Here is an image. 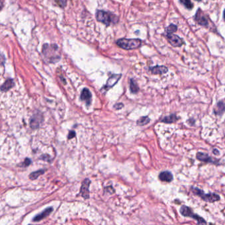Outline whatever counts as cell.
<instances>
[{
  "instance_id": "obj_1",
  "label": "cell",
  "mask_w": 225,
  "mask_h": 225,
  "mask_svg": "<svg viewBox=\"0 0 225 225\" xmlns=\"http://www.w3.org/2000/svg\"><path fill=\"white\" fill-rule=\"evenodd\" d=\"M96 18L98 21L106 24V26H110L112 23H115L118 21L117 17L114 15L102 10H98L96 11Z\"/></svg>"
},
{
  "instance_id": "obj_2",
  "label": "cell",
  "mask_w": 225,
  "mask_h": 225,
  "mask_svg": "<svg viewBox=\"0 0 225 225\" xmlns=\"http://www.w3.org/2000/svg\"><path fill=\"white\" fill-rule=\"evenodd\" d=\"M117 45L126 50H130L138 48L141 45V40L139 39H126V38H122L120 39L116 42Z\"/></svg>"
},
{
  "instance_id": "obj_3",
  "label": "cell",
  "mask_w": 225,
  "mask_h": 225,
  "mask_svg": "<svg viewBox=\"0 0 225 225\" xmlns=\"http://www.w3.org/2000/svg\"><path fill=\"white\" fill-rule=\"evenodd\" d=\"M194 20L198 24L202 26V27L207 28H211V27L215 28V27L211 26L210 23L212 24L213 23L211 21L209 17L207 16V15L205 13L201 8L197 9L194 16Z\"/></svg>"
},
{
  "instance_id": "obj_4",
  "label": "cell",
  "mask_w": 225,
  "mask_h": 225,
  "mask_svg": "<svg viewBox=\"0 0 225 225\" xmlns=\"http://www.w3.org/2000/svg\"><path fill=\"white\" fill-rule=\"evenodd\" d=\"M192 192L198 196L200 197L202 200L208 202H215L220 200V196L214 194V193H209V194H205L204 192L200 189L197 188H192Z\"/></svg>"
},
{
  "instance_id": "obj_5",
  "label": "cell",
  "mask_w": 225,
  "mask_h": 225,
  "mask_svg": "<svg viewBox=\"0 0 225 225\" xmlns=\"http://www.w3.org/2000/svg\"><path fill=\"white\" fill-rule=\"evenodd\" d=\"M180 213L182 215L185 217H188L190 218H194L196 221H197L199 225H207V222L205 221L203 218L199 217L198 215L195 214L192 212L191 209L185 206V205H183L180 208Z\"/></svg>"
},
{
  "instance_id": "obj_6",
  "label": "cell",
  "mask_w": 225,
  "mask_h": 225,
  "mask_svg": "<svg viewBox=\"0 0 225 225\" xmlns=\"http://www.w3.org/2000/svg\"><path fill=\"white\" fill-rule=\"evenodd\" d=\"M166 38L168 42L170 43V45L173 47H181L184 43L183 40L180 37H179L175 34H166Z\"/></svg>"
},
{
  "instance_id": "obj_7",
  "label": "cell",
  "mask_w": 225,
  "mask_h": 225,
  "mask_svg": "<svg viewBox=\"0 0 225 225\" xmlns=\"http://www.w3.org/2000/svg\"><path fill=\"white\" fill-rule=\"evenodd\" d=\"M91 181H89L88 178L85 179L84 181L83 182L81 190H80V194L82 196V197L85 199H88L89 198V186Z\"/></svg>"
},
{
  "instance_id": "obj_8",
  "label": "cell",
  "mask_w": 225,
  "mask_h": 225,
  "mask_svg": "<svg viewBox=\"0 0 225 225\" xmlns=\"http://www.w3.org/2000/svg\"><path fill=\"white\" fill-rule=\"evenodd\" d=\"M121 78V74H114L112 76H110L109 79L107 81L106 84L104 86L105 91H107L108 89H110V88L113 87L115 84L118 82V81Z\"/></svg>"
},
{
  "instance_id": "obj_9",
  "label": "cell",
  "mask_w": 225,
  "mask_h": 225,
  "mask_svg": "<svg viewBox=\"0 0 225 225\" xmlns=\"http://www.w3.org/2000/svg\"><path fill=\"white\" fill-rule=\"evenodd\" d=\"M158 178L163 182H170L173 180V175L169 171H164L160 173Z\"/></svg>"
},
{
  "instance_id": "obj_10",
  "label": "cell",
  "mask_w": 225,
  "mask_h": 225,
  "mask_svg": "<svg viewBox=\"0 0 225 225\" xmlns=\"http://www.w3.org/2000/svg\"><path fill=\"white\" fill-rule=\"evenodd\" d=\"M53 209L52 207H48L47 209H45L43 212H42L41 213L37 215L36 217H34L33 218V221L36 222V221H40L43 218H46L47 216H48L51 213H52Z\"/></svg>"
},
{
  "instance_id": "obj_11",
  "label": "cell",
  "mask_w": 225,
  "mask_h": 225,
  "mask_svg": "<svg viewBox=\"0 0 225 225\" xmlns=\"http://www.w3.org/2000/svg\"><path fill=\"white\" fill-rule=\"evenodd\" d=\"M150 70L154 74H163L168 72V69L165 66H155L151 67Z\"/></svg>"
},
{
  "instance_id": "obj_12",
  "label": "cell",
  "mask_w": 225,
  "mask_h": 225,
  "mask_svg": "<svg viewBox=\"0 0 225 225\" xmlns=\"http://www.w3.org/2000/svg\"><path fill=\"white\" fill-rule=\"evenodd\" d=\"M197 159H199L201 161L206 162V163H214L213 159H212L211 157H209L207 154H205L203 153L199 152L197 154Z\"/></svg>"
},
{
  "instance_id": "obj_13",
  "label": "cell",
  "mask_w": 225,
  "mask_h": 225,
  "mask_svg": "<svg viewBox=\"0 0 225 225\" xmlns=\"http://www.w3.org/2000/svg\"><path fill=\"white\" fill-rule=\"evenodd\" d=\"M91 94L90 93L89 90L87 88H85L83 89L81 95V99L83 101H85L87 105H89L91 103Z\"/></svg>"
},
{
  "instance_id": "obj_14",
  "label": "cell",
  "mask_w": 225,
  "mask_h": 225,
  "mask_svg": "<svg viewBox=\"0 0 225 225\" xmlns=\"http://www.w3.org/2000/svg\"><path fill=\"white\" fill-rule=\"evenodd\" d=\"M178 117H176V115H170L169 116L165 117L161 121L163 122V123H175V122L178 120Z\"/></svg>"
},
{
  "instance_id": "obj_15",
  "label": "cell",
  "mask_w": 225,
  "mask_h": 225,
  "mask_svg": "<svg viewBox=\"0 0 225 225\" xmlns=\"http://www.w3.org/2000/svg\"><path fill=\"white\" fill-rule=\"evenodd\" d=\"M225 110V105L222 101L218 102L215 109V113L217 115H221Z\"/></svg>"
},
{
  "instance_id": "obj_16",
  "label": "cell",
  "mask_w": 225,
  "mask_h": 225,
  "mask_svg": "<svg viewBox=\"0 0 225 225\" xmlns=\"http://www.w3.org/2000/svg\"><path fill=\"white\" fill-rule=\"evenodd\" d=\"M14 85V82L13 81V80H8L6 81L3 84L2 86V91H8L9 89Z\"/></svg>"
},
{
  "instance_id": "obj_17",
  "label": "cell",
  "mask_w": 225,
  "mask_h": 225,
  "mask_svg": "<svg viewBox=\"0 0 225 225\" xmlns=\"http://www.w3.org/2000/svg\"><path fill=\"white\" fill-rule=\"evenodd\" d=\"M178 30V27L176 24H170L169 27H167L165 28V33L166 34H172L174 33H175Z\"/></svg>"
},
{
  "instance_id": "obj_18",
  "label": "cell",
  "mask_w": 225,
  "mask_h": 225,
  "mask_svg": "<svg viewBox=\"0 0 225 225\" xmlns=\"http://www.w3.org/2000/svg\"><path fill=\"white\" fill-rule=\"evenodd\" d=\"M40 117H38V115H36V116L33 117L31 119L30 126L33 128H36L40 124Z\"/></svg>"
},
{
  "instance_id": "obj_19",
  "label": "cell",
  "mask_w": 225,
  "mask_h": 225,
  "mask_svg": "<svg viewBox=\"0 0 225 225\" xmlns=\"http://www.w3.org/2000/svg\"><path fill=\"white\" fill-rule=\"evenodd\" d=\"M179 1L188 10H191L194 8V4L191 2V0H179Z\"/></svg>"
},
{
  "instance_id": "obj_20",
  "label": "cell",
  "mask_w": 225,
  "mask_h": 225,
  "mask_svg": "<svg viewBox=\"0 0 225 225\" xmlns=\"http://www.w3.org/2000/svg\"><path fill=\"white\" fill-rule=\"evenodd\" d=\"M150 122V119L148 117H141L137 122V124L139 126H143L148 124Z\"/></svg>"
},
{
  "instance_id": "obj_21",
  "label": "cell",
  "mask_w": 225,
  "mask_h": 225,
  "mask_svg": "<svg viewBox=\"0 0 225 225\" xmlns=\"http://www.w3.org/2000/svg\"><path fill=\"white\" fill-rule=\"evenodd\" d=\"M44 172V170H39V171H35L34 172H32L31 174L29 175V178L31 180H35L38 176H40L41 175H42Z\"/></svg>"
},
{
  "instance_id": "obj_22",
  "label": "cell",
  "mask_w": 225,
  "mask_h": 225,
  "mask_svg": "<svg viewBox=\"0 0 225 225\" xmlns=\"http://www.w3.org/2000/svg\"><path fill=\"white\" fill-rule=\"evenodd\" d=\"M130 89L132 93H137L139 91V87L137 86V83L133 80H131L130 82Z\"/></svg>"
},
{
  "instance_id": "obj_23",
  "label": "cell",
  "mask_w": 225,
  "mask_h": 225,
  "mask_svg": "<svg viewBox=\"0 0 225 225\" xmlns=\"http://www.w3.org/2000/svg\"><path fill=\"white\" fill-rule=\"evenodd\" d=\"M57 3H58L59 5L62 8H64L66 5L67 3V0H57Z\"/></svg>"
},
{
  "instance_id": "obj_24",
  "label": "cell",
  "mask_w": 225,
  "mask_h": 225,
  "mask_svg": "<svg viewBox=\"0 0 225 225\" xmlns=\"http://www.w3.org/2000/svg\"><path fill=\"white\" fill-rule=\"evenodd\" d=\"M30 163H31V161L30 160V159H26L24 160V161L23 163V166H29Z\"/></svg>"
},
{
  "instance_id": "obj_25",
  "label": "cell",
  "mask_w": 225,
  "mask_h": 225,
  "mask_svg": "<svg viewBox=\"0 0 225 225\" xmlns=\"http://www.w3.org/2000/svg\"><path fill=\"white\" fill-rule=\"evenodd\" d=\"M75 136V133L74 131H70L68 135V138L69 139H72L73 138L74 136Z\"/></svg>"
},
{
  "instance_id": "obj_26",
  "label": "cell",
  "mask_w": 225,
  "mask_h": 225,
  "mask_svg": "<svg viewBox=\"0 0 225 225\" xmlns=\"http://www.w3.org/2000/svg\"><path fill=\"white\" fill-rule=\"evenodd\" d=\"M123 106H124V105L122 104H118L115 105H114V107H115V109H120L122 108V107H123Z\"/></svg>"
},
{
  "instance_id": "obj_27",
  "label": "cell",
  "mask_w": 225,
  "mask_h": 225,
  "mask_svg": "<svg viewBox=\"0 0 225 225\" xmlns=\"http://www.w3.org/2000/svg\"><path fill=\"white\" fill-rule=\"evenodd\" d=\"M213 153H215V155H218V154H219V152H218L217 150H213Z\"/></svg>"
},
{
  "instance_id": "obj_28",
  "label": "cell",
  "mask_w": 225,
  "mask_h": 225,
  "mask_svg": "<svg viewBox=\"0 0 225 225\" xmlns=\"http://www.w3.org/2000/svg\"><path fill=\"white\" fill-rule=\"evenodd\" d=\"M223 19H224V21H225V9H224V11H223Z\"/></svg>"
},
{
  "instance_id": "obj_29",
  "label": "cell",
  "mask_w": 225,
  "mask_h": 225,
  "mask_svg": "<svg viewBox=\"0 0 225 225\" xmlns=\"http://www.w3.org/2000/svg\"><path fill=\"white\" fill-rule=\"evenodd\" d=\"M196 1H197V2H201V1H202V0H196Z\"/></svg>"
}]
</instances>
